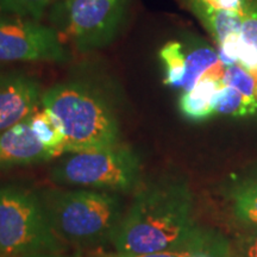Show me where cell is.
Returning <instances> with one entry per match:
<instances>
[{
    "instance_id": "d6986e66",
    "label": "cell",
    "mask_w": 257,
    "mask_h": 257,
    "mask_svg": "<svg viewBox=\"0 0 257 257\" xmlns=\"http://www.w3.org/2000/svg\"><path fill=\"white\" fill-rule=\"evenodd\" d=\"M221 81L225 86H231L242 94L255 99L257 80L251 73L243 68L240 64L236 63L232 66H227Z\"/></svg>"
},
{
    "instance_id": "9a60e30c",
    "label": "cell",
    "mask_w": 257,
    "mask_h": 257,
    "mask_svg": "<svg viewBox=\"0 0 257 257\" xmlns=\"http://www.w3.org/2000/svg\"><path fill=\"white\" fill-rule=\"evenodd\" d=\"M212 37L220 44L231 34H240L243 16L233 12L214 11L198 18Z\"/></svg>"
},
{
    "instance_id": "e0dca14e",
    "label": "cell",
    "mask_w": 257,
    "mask_h": 257,
    "mask_svg": "<svg viewBox=\"0 0 257 257\" xmlns=\"http://www.w3.org/2000/svg\"><path fill=\"white\" fill-rule=\"evenodd\" d=\"M233 200L237 216L257 226V179L249 180L239 186Z\"/></svg>"
},
{
    "instance_id": "ffe728a7",
    "label": "cell",
    "mask_w": 257,
    "mask_h": 257,
    "mask_svg": "<svg viewBox=\"0 0 257 257\" xmlns=\"http://www.w3.org/2000/svg\"><path fill=\"white\" fill-rule=\"evenodd\" d=\"M202 246L201 240L198 243L189 244V245L182 246V248L165 250V251H157L152 253H125V252H113L106 253L101 257H192L195 252L201 250Z\"/></svg>"
},
{
    "instance_id": "5b68a950",
    "label": "cell",
    "mask_w": 257,
    "mask_h": 257,
    "mask_svg": "<svg viewBox=\"0 0 257 257\" xmlns=\"http://www.w3.org/2000/svg\"><path fill=\"white\" fill-rule=\"evenodd\" d=\"M50 179L61 186H81L104 192H133L142 184V162L130 146L70 153L50 170Z\"/></svg>"
},
{
    "instance_id": "6da1fadb",
    "label": "cell",
    "mask_w": 257,
    "mask_h": 257,
    "mask_svg": "<svg viewBox=\"0 0 257 257\" xmlns=\"http://www.w3.org/2000/svg\"><path fill=\"white\" fill-rule=\"evenodd\" d=\"M193 226L192 198L185 185L141 184L124 212L112 244L117 252L152 253L200 242Z\"/></svg>"
},
{
    "instance_id": "7a4b0ae2",
    "label": "cell",
    "mask_w": 257,
    "mask_h": 257,
    "mask_svg": "<svg viewBox=\"0 0 257 257\" xmlns=\"http://www.w3.org/2000/svg\"><path fill=\"white\" fill-rule=\"evenodd\" d=\"M41 106L62 125L64 153L105 149L120 143L114 106L93 83L80 80L56 83L42 93Z\"/></svg>"
},
{
    "instance_id": "d4e9b609",
    "label": "cell",
    "mask_w": 257,
    "mask_h": 257,
    "mask_svg": "<svg viewBox=\"0 0 257 257\" xmlns=\"http://www.w3.org/2000/svg\"><path fill=\"white\" fill-rule=\"evenodd\" d=\"M192 257H212V256L208 252H205V251H202V250H199V251L195 252Z\"/></svg>"
},
{
    "instance_id": "277c9868",
    "label": "cell",
    "mask_w": 257,
    "mask_h": 257,
    "mask_svg": "<svg viewBox=\"0 0 257 257\" xmlns=\"http://www.w3.org/2000/svg\"><path fill=\"white\" fill-rule=\"evenodd\" d=\"M63 246L48 221L37 189L0 186V257L60 252Z\"/></svg>"
},
{
    "instance_id": "5bb4252c",
    "label": "cell",
    "mask_w": 257,
    "mask_h": 257,
    "mask_svg": "<svg viewBox=\"0 0 257 257\" xmlns=\"http://www.w3.org/2000/svg\"><path fill=\"white\" fill-rule=\"evenodd\" d=\"M160 59L165 69L163 82L169 87L181 88L186 73L185 44L179 41H170L161 48Z\"/></svg>"
},
{
    "instance_id": "9c48e42d",
    "label": "cell",
    "mask_w": 257,
    "mask_h": 257,
    "mask_svg": "<svg viewBox=\"0 0 257 257\" xmlns=\"http://www.w3.org/2000/svg\"><path fill=\"white\" fill-rule=\"evenodd\" d=\"M29 118L0 134V170L36 165L56 157L38 141Z\"/></svg>"
},
{
    "instance_id": "8992f818",
    "label": "cell",
    "mask_w": 257,
    "mask_h": 257,
    "mask_svg": "<svg viewBox=\"0 0 257 257\" xmlns=\"http://www.w3.org/2000/svg\"><path fill=\"white\" fill-rule=\"evenodd\" d=\"M130 0H61L51 6L49 22L61 40L80 53L111 44L126 18Z\"/></svg>"
},
{
    "instance_id": "4fadbf2b",
    "label": "cell",
    "mask_w": 257,
    "mask_h": 257,
    "mask_svg": "<svg viewBox=\"0 0 257 257\" xmlns=\"http://www.w3.org/2000/svg\"><path fill=\"white\" fill-rule=\"evenodd\" d=\"M214 114L245 117L255 114L257 102L251 96H246L231 86H223L212 99Z\"/></svg>"
},
{
    "instance_id": "3957f363",
    "label": "cell",
    "mask_w": 257,
    "mask_h": 257,
    "mask_svg": "<svg viewBox=\"0 0 257 257\" xmlns=\"http://www.w3.org/2000/svg\"><path fill=\"white\" fill-rule=\"evenodd\" d=\"M48 221L64 245L95 246L112 243L124 216L117 194L92 189H37Z\"/></svg>"
},
{
    "instance_id": "cb8c5ba5",
    "label": "cell",
    "mask_w": 257,
    "mask_h": 257,
    "mask_svg": "<svg viewBox=\"0 0 257 257\" xmlns=\"http://www.w3.org/2000/svg\"><path fill=\"white\" fill-rule=\"evenodd\" d=\"M249 257H257V237L249 249Z\"/></svg>"
},
{
    "instance_id": "ba28073f",
    "label": "cell",
    "mask_w": 257,
    "mask_h": 257,
    "mask_svg": "<svg viewBox=\"0 0 257 257\" xmlns=\"http://www.w3.org/2000/svg\"><path fill=\"white\" fill-rule=\"evenodd\" d=\"M42 93L34 76L0 68V134L31 117L41 105Z\"/></svg>"
},
{
    "instance_id": "2e32d148",
    "label": "cell",
    "mask_w": 257,
    "mask_h": 257,
    "mask_svg": "<svg viewBox=\"0 0 257 257\" xmlns=\"http://www.w3.org/2000/svg\"><path fill=\"white\" fill-rule=\"evenodd\" d=\"M61 0H0V14L40 21L48 9Z\"/></svg>"
},
{
    "instance_id": "7c38bea8",
    "label": "cell",
    "mask_w": 257,
    "mask_h": 257,
    "mask_svg": "<svg viewBox=\"0 0 257 257\" xmlns=\"http://www.w3.org/2000/svg\"><path fill=\"white\" fill-rule=\"evenodd\" d=\"M29 119L34 134L47 149H49L55 156L64 153L66 136L62 125L55 114L42 108V111H36Z\"/></svg>"
},
{
    "instance_id": "7402d4cb",
    "label": "cell",
    "mask_w": 257,
    "mask_h": 257,
    "mask_svg": "<svg viewBox=\"0 0 257 257\" xmlns=\"http://www.w3.org/2000/svg\"><path fill=\"white\" fill-rule=\"evenodd\" d=\"M240 37L245 43L257 48V6L252 0L243 17Z\"/></svg>"
},
{
    "instance_id": "ac0fdd59",
    "label": "cell",
    "mask_w": 257,
    "mask_h": 257,
    "mask_svg": "<svg viewBox=\"0 0 257 257\" xmlns=\"http://www.w3.org/2000/svg\"><path fill=\"white\" fill-rule=\"evenodd\" d=\"M251 0H186L197 18L214 11H226L245 15Z\"/></svg>"
},
{
    "instance_id": "52a82bcc",
    "label": "cell",
    "mask_w": 257,
    "mask_h": 257,
    "mask_svg": "<svg viewBox=\"0 0 257 257\" xmlns=\"http://www.w3.org/2000/svg\"><path fill=\"white\" fill-rule=\"evenodd\" d=\"M69 57L68 49L53 27L35 19L0 14V63H63Z\"/></svg>"
},
{
    "instance_id": "603a6c76",
    "label": "cell",
    "mask_w": 257,
    "mask_h": 257,
    "mask_svg": "<svg viewBox=\"0 0 257 257\" xmlns=\"http://www.w3.org/2000/svg\"><path fill=\"white\" fill-rule=\"evenodd\" d=\"M19 257H68L61 255L60 252H36V253H29V255H23Z\"/></svg>"
},
{
    "instance_id": "8fae6325",
    "label": "cell",
    "mask_w": 257,
    "mask_h": 257,
    "mask_svg": "<svg viewBox=\"0 0 257 257\" xmlns=\"http://www.w3.org/2000/svg\"><path fill=\"white\" fill-rule=\"evenodd\" d=\"M187 49L185 46L186 73L181 87L184 92L191 91L212 67L220 62L219 55L204 43H194Z\"/></svg>"
},
{
    "instance_id": "44dd1931",
    "label": "cell",
    "mask_w": 257,
    "mask_h": 257,
    "mask_svg": "<svg viewBox=\"0 0 257 257\" xmlns=\"http://www.w3.org/2000/svg\"><path fill=\"white\" fill-rule=\"evenodd\" d=\"M243 40L240 34H231L219 44V60L225 66H232L238 63L240 48H242Z\"/></svg>"
},
{
    "instance_id": "30bf717a",
    "label": "cell",
    "mask_w": 257,
    "mask_h": 257,
    "mask_svg": "<svg viewBox=\"0 0 257 257\" xmlns=\"http://www.w3.org/2000/svg\"><path fill=\"white\" fill-rule=\"evenodd\" d=\"M223 86V81L201 79L191 91L184 92L180 96L179 108L181 113L192 121L207 120L214 114L212 99Z\"/></svg>"
}]
</instances>
